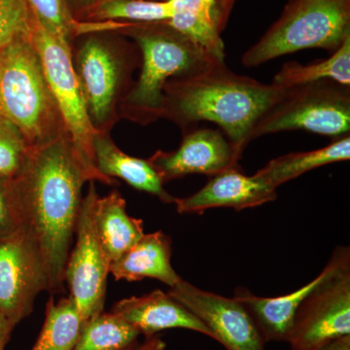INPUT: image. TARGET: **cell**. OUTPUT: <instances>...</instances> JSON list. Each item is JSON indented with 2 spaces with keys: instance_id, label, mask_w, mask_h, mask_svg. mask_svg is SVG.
<instances>
[{
  "instance_id": "cell-22",
  "label": "cell",
  "mask_w": 350,
  "mask_h": 350,
  "mask_svg": "<svg viewBox=\"0 0 350 350\" xmlns=\"http://www.w3.org/2000/svg\"><path fill=\"white\" fill-rule=\"evenodd\" d=\"M172 0H110L75 16L80 23L167 22L174 15Z\"/></svg>"
},
{
  "instance_id": "cell-21",
  "label": "cell",
  "mask_w": 350,
  "mask_h": 350,
  "mask_svg": "<svg viewBox=\"0 0 350 350\" xmlns=\"http://www.w3.org/2000/svg\"><path fill=\"white\" fill-rule=\"evenodd\" d=\"M350 159V137L334 138L327 146L317 150L297 152L278 157L269 161L256 175L278 189L282 184L301 176L310 170L330 165L345 162Z\"/></svg>"
},
{
  "instance_id": "cell-1",
  "label": "cell",
  "mask_w": 350,
  "mask_h": 350,
  "mask_svg": "<svg viewBox=\"0 0 350 350\" xmlns=\"http://www.w3.org/2000/svg\"><path fill=\"white\" fill-rule=\"evenodd\" d=\"M87 181L93 182L66 135L33 147L14 179L24 225L45 262L51 295L64 291V269Z\"/></svg>"
},
{
  "instance_id": "cell-7",
  "label": "cell",
  "mask_w": 350,
  "mask_h": 350,
  "mask_svg": "<svg viewBox=\"0 0 350 350\" xmlns=\"http://www.w3.org/2000/svg\"><path fill=\"white\" fill-rule=\"evenodd\" d=\"M301 130L333 138L350 131V86L332 80L287 88L278 103L260 119L252 140Z\"/></svg>"
},
{
  "instance_id": "cell-29",
  "label": "cell",
  "mask_w": 350,
  "mask_h": 350,
  "mask_svg": "<svg viewBox=\"0 0 350 350\" xmlns=\"http://www.w3.org/2000/svg\"><path fill=\"white\" fill-rule=\"evenodd\" d=\"M24 225L14 179L0 176V241Z\"/></svg>"
},
{
  "instance_id": "cell-28",
  "label": "cell",
  "mask_w": 350,
  "mask_h": 350,
  "mask_svg": "<svg viewBox=\"0 0 350 350\" xmlns=\"http://www.w3.org/2000/svg\"><path fill=\"white\" fill-rule=\"evenodd\" d=\"M33 15L25 0H0V49L31 36Z\"/></svg>"
},
{
  "instance_id": "cell-6",
  "label": "cell",
  "mask_w": 350,
  "mask_h": 350,
  "mask_svg": "<svg viewBox=\"0 0 350 350\" xmlns=\"http://www.w3.org/2000/svg\"><path fill=\"white\" fill-rule=\"evenodd\" d=\"M31 40L38 51L46 81L63 121L64 131L92 181L113 185L101 175L94 158V128L71 55L70 42L55 36L34 19Z\"/></svg>"
},
{
  "instance_id": "cell-12",
  "label": "cell",
  "mask_w": 350,
  "mask_h": 350,
  "mask_svg": "<svg viewBox=\"0 0 350 350\" xmlns=\"http://www.w3.org/2000/svg\"><path fill=\"white\" fill-rule=\"evenodd\" d=\"M84 34L87 38L77 51L75 68L94 128L103 131V125L114 117L125 66L98 32Z\"/></svg>"
},
{
  "instance_id": "cell-18",
  "label": "cell",
  "mask_w": 350,
  "mask_h": 350,
  "mask_svg": "<svg viewBox=\"0 0 350 350\" xmlns=\"http://www.w3.org/2000/svg\"><path fill=\"white\" fill-rule=\"evenodd\" d=\"M94 158L96 170L107 178H119L131 187L155 196L165 204H174L176 198L165 188L160 175L148 160L124 153L103 131H98L94 140Z\"/></svg>"
},
{
  "instance_id": "cell-32",
  "label": "cell",
  "mask_w": 350,
  "mask_h": 350,
  "mask_svg": "<svg viewBox=\"0 0 350 350\" xmlns=\"http://www.w3.org/2000/svg\"><path fill=\"white\" fill-rule=\"evenodd\" d=\"M317 350H350V336L338 338Z\"/></svg>"
},
{
  "instance_id": "cell-30",
  "label": "cell",
  "mask_w": 350,
  "mask_h": 350,
  "mask_svg": "<svg viewBox=\"0 0 350 350\" xmlns=\"http://www.w3.org/2000/svg\"><path fill=\"white\" fill-rule=\"evenodd\" d=\"M16 324L0 313V350H5Z\"/></svg>"
},
{
  "instance_id": "cell-4",
  "label": "cell",
  "mask_w": 350,
  "mask_h": 350,
  "mask_svg": "<svg viewBox=\"0 0 350 350\" xmlns=\"http://www.w3.org/2000/svg\"><path fill=\"white\" fill-rule=\"evenodd\" d=\"M0 115L31 148L66 135L31 36L0 49Z\"/></svg>"
},
{
  "instance_id": "cell-33",
  "label": "cell",
  "mask_w": 350,
  "mask_h": 350,
  "mask_svg": "<svg viewBox=\"0 0 350 350\" xmlns=\"http://www.w3.org/2000/svg\"><path fill=\"white\" fill-rule=\"evenodd\" d=\"M144 350H165L167 347V345L158 337H152L150 338H146L144 342Z\"/></svg>"
},
{
  "instance_id": "cell-24",
  "label": "cell",
  "mask_w": 350,
  "mask_h": 350,
  "mask_svg": "<svg viewBox=\"0 0 350 350\" xmlns=\"http://www.w3.org/2000/svg\"><path fill=\"white\" fill-rule=\"evenodd\" d=\"M53 296L46 306L40 335L31 350H73L79 340L84 323L75 301L69 296L56 301Z\"/></svg>"
},
{
  "instance_id": "cell-16",
  "label": "cell",
  "mask_w": 350,
  "mask_h": 350,
  "mask_svg": "<svg viewBox=\"0 0 350 350\" xmlns=\"http://www.w3.org/2000/svg\"><path fill=\"white\" fill-rule=\"evenodd\" d=\"M329 271L330 266L327 262L312 282L283 296L267 298L256 296L245 288H237L234 298L250 312L265 342H288L299 306L323 282Z\"/></svg>"
},
{
  "instance_id": "cell-34",
  "label": "cell",
  "mask_w": 350,
  "mask_h": 350,
  "mask_svg": "<svg viewBox=\"0 0 350 350\" xmlns=\"http://www.w3.org/2000/svg\"><path fill=\"white\" fill-rule=\"evenodd\" d=\"M218 1L222 4L226 10L229 11V12L231 13L232 7H234L237 0H218Z\"/></svg>"
},
{
  "instance_id": "cell-19",
  "label": "cell",
  "mask_w": 350,
  "mask_h": 350,
  "mask_svg": "<svg viewBox=\"0 0 350 350\" xmlns=\"http://www.w3.org/2000/svg\"><path fill=\"white\" fill-rule=\"evenodd\" d=\"M174 13L165 24L199 44L211 56L225 59L222 32L229 11L218 0H172Z\"/></svg>"
},
{
  "instance_id": "cell-14",
  "label": "cell",
  "mask_w": 350,
  "mask_h": 350,
  "mask_svg": "<svg viewBox=\"0 0 350 350\" xmlns=\"http://www.w3.org/2000/svg\"><path fill=\"white\" fill-rule=\"evenodd\" d=\"M278 199L276 189L254 174H243L239 167L209 177L206 185L195 194L176 198L177 213L202 214L211 208L231 207L241 211L273 202Z\"/></svg>"
},
{
  "instance_id": "cell-13",
  "label": "cell",
  "mask_w": 350,
  "mask_h": 350,
  "mask_svg": "<svg viewBox=\"0 0 350 350\" xmlns=\"http://www.w3.org/2000/svg\"><path fill=\"white\" fill-rule=\"evenodd\" d=\"M243 154L220 130L189 129L176 150H158L148 159L163 183L189 174L213 176L238 167Z\"/></svg>"
},
{
  "instance_id": "cell-9",
  "label": "cell",
  "mask_w": 350,
  "mask_h": 350,
  "mask_svg": "<svg viewBox=\"0 0 350 350\" xmlns=\"http://www.w3.org/2000/svg\"><path fill=\"white\" fill-rule=\"evenodd\" d=\"M96 196V189L91 182L82 200L76 226V243L69 252L64 275L69 297L75 301L84 324L105 310L109 275L110 262L94 228L93 208Z\"/></svg>"
},
{
  "instance_id": "cell-35",
  "label": "cell",
  "mask_w": 350,
  "mask_h": 350,
  "mask_svg": "<svg viewBox=\"0 0 350 350\" xmlns=\"http://www.w3.org/2000/svg\"><path fill=\"white\" fill-rule=\"evenodd\" d=\"M144 344H137V342H135V345H131L129 349H126L125 350H144Z\"/></svg>"
},
{
  "instance_id": "cell-27",
  "label": "cell",
  "mask_w": 350,
  "mask_h": 350,
  "mask_svg": "<svg viewBox=\"0 0 350 350\" xmlns=\"http://www.w3.org/2000/svg\"><path fill=\"white\" fill-rule=\"evenodd\" d=\"M31 149L21 131L0 115V176L15 179L24 169Z\"/></svg>"
},
{
  "instance_id": "cell-10",
  "label": "cell",
  "mask_w": 350,
  "mask_h": 350,
  "mask_svg": "<svg viewBox=\"0 0 350 350\" xmlns=\"http://www.w3.org/2000/svg\"><path fill=\"white\" fill-rule=\"evenodd\" d=\"M47 269L38 244L25 225L0 241V313L17 325L48 291Z\"/></svg>"
},
{
  "instance_id": "cell-11",
  "label": "cell",
  "mask_w": 350,
  "mask_h": 350,
  "mask_svg": "<svg viewBox=\"0 0 350 350\" xmlns=\"http://www.w3.org/2000/svg\"><path fill=\"white\" fill-rule=\"evenodd\" d=\"M169 293L194 313L227 350H265L266 342L256 324L234 297L204 291L184 280L170 288Z\"/></svg>"
},
{
  "instance_id": "cell-5",
  "label": "cell",
  "mask_w": 350,
  "mask_h": 350,
  "mask_svg": "<svg viewBox=\"0 0 350 350\" xmlns=\"http://www.w3.org/2000/svg\"><path fill=\"white\" fill-rule=\"evenodd\" d=\"M350 36V0H288L282 15L244 53L252 68L305 49L333 54Z\"/></svg>"
},
{
  "instance_id": "cell-25",
  "label": "cell",
  "mask_w": 350,
  "mask_h": 350,
  "mask_svg": "<svg viewBox=\"0 0 350 350\" xmlns=\"http://www.w3.org/2000/svg\"><path fill=\"white\" fill-rule=\"evenodd\" d=\"M139 332L114 312H101L83 326L73 350H125L137 342Z\"/></svg>"
},
{
  "instance_id": "cell-8",
  "label": "cell",
  "mask_w": 350,
  "mask_h": 350,
  "mask_svg": "<svg viewBox=\"0 0 350 350\" xmlns=\"http://www.w3.org/2000/svg\"><path fill=\"white\" fill-rule=\"evenodd\" d=\"M323 282L299 306L288 342L291 350H317L350 336V250L338 246Z\"/></svg>"
},
{
  "instance_id": "cell-17",
  "label": "cell",
  "mask_w": 350,
  "mask_h": 350,
  "mask_svg": "<svg viewBox=\"0 0 350 350\" xmlns=\"http://www.w3.org/2000/svg\"><path fill=\"white\" fill-rule=\"evenodd\" d=\"M172 239L159 231L144 234L131 250L110 262L109 273L129 282L153 278L174 287L182 278L172 266Z\"/></svg>"
},
{
  "instance_id": "cell-20",
  "label": "cell",
  "mask_w": 350,
  "mask_h": 350,
  "mask_svg": "<svg viewBox=\"0 0 350 350\" xmlns=\"http://www.w3.org/2000/svg\"><path fill=\"white\" fill-rule=\"evenodd\" d=\"M126 200L118 191L94 202V228L101 248L111 262L131 250L144 236V221L126 213Z\"/></svg>"
},
{
  "instance_id": "cell-31",
  "label": "cell",
  "mask_w": 350,
  "mask_h": 350,
  "mask_svg": "<svg viewBox=\"0 0 350 350\" xmlns=\"http://www.w3.org/2000/svg\"><path fill=\"white\" fill-rule=\"evenodd\" d=\"M107 1H110V0H69V3H70L71 9H72L75 17L76 15L83 12V11Z\"/></svg>"
},
{
  "instance_id": "cell-15",
  "label": "cell",
  "mask_w": 350,
  "mask_h": 350,
  "mask_svg": "<svg viewBox=\"0 0 350 350\" xmlns=\"http://www.w3.org/2000/svg\"><path fill=\"white\" fill-rule=\"evenodd\" d=\"M112 312L135 327L146 338L169 329H187L213 338V334L197 317L170 293L155 290L140 297L118 301Z\"/></svg>"
},
{
  "instance_id": "cell-26",
  "label": "cell",
  "mask_w": 350,
  "mask_h": 350,
  "mask_svg": "<svg viewBox=\"0 0 350 350\" xmlns=\"http://www.w3.org/2000/svg\"><path fill=\"white\" fill-rule=\"evenodd\" d=\"M34 19L55 36L70 42L79 36L80 23L75 19L69 0H25Z\"/></svg>"
},
{
  "instance_id": "cell-2",
  "label": "cell",
  "mask_w": 350,
  "mask_h": 350,
  "mask_svg": "<svg viewBox=\"0 0 350 350\" xmlns=\"http://www.w3.org/2000/svg\"><path fill=\"white\" fill-rule=\"evenodd\" d=\"M286 90L237 75L225 61H214L167 83L162 117L174 122L183 131L200 122H211L243 154L252 142L258 122Z\"/></svg>"
},
{
  "instance_id": "cell-23",
  "label": "cell",
  "mask_w": 350,
  "mask_h": 350,
  "mask_svg": "<svg viewBox=\"0 0 350 350\" xmlns=\"http://www.w3.org/2000/svg\"><path fill=\"white\" fill-rule=\"evenodd\" d=\"M321 80H332L350 86V36L328 59L306 66L297 62L283 64L273 77V84L290 88Z\"/></svg>"
},
{
  "instance_id": "cell-3",
  "label": "cell",
  "mask_w": 350,
  "mask_h": 350,
  "mask_svg": "<svg viewBox=\"0 0 350 350\" xmlns=\"http://www.w3.org/2000/svg\"><path fill=\"white\" fill-rule=\"evenodd\" d=\"M115 31L135 39L142 57L139 78L125 98L126 115L140 124L162 117L163 88L172 78L225 61L165 23H119Z\"/></svg>"
}]
</instances>
